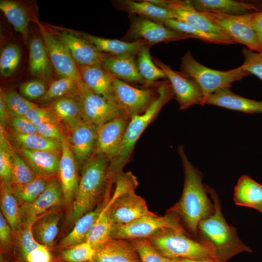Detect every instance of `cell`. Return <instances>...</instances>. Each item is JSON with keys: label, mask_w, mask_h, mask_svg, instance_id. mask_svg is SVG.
Wrapping results in <instances>:
<instances>
[{"label": "cell", "mask_w": 262, "mask_h": 262, "mask_svg": "<svg viewBox=\"0 0 262 262\" xmlns=\"http://www.w3.org/2000/svg\"><path fill=\"white\" fill-rule=\"evenodd\" d=\"M75 92H78L77 83L70 78L62 77L51 82L40 100L44 103L48 102Z\"/></svg>", "instance_id": "b9f144b4"}, {"label": "cell", "mask_w": 262, "mask_h": 262, "mask_svg": "<svg viewBox=\"0 0 262 262\" xmlns=\"http://www.w3.org/2000/svg\"><path fill=\"white\" fill-rule=\"evenodd\" d=\"M60 213L53 212L43 215L32 225V231L36 240L47 246L53 245L58 233Z\"/></svg>", "instance_id": "1f68e13d"}, {"label": "cell", "mask_w": 262, "mask_h": 262, "mask_svg": "<svg viewBox=\"0 0 262 262\" xmlns=\"http://www.w3.org/2000/svg\"><path fill=\"white\" fill-rule=\"evenodd\" d=\"M82 120L97 127L118 116L126 114L115 102L97 95L83 82L77 83Z\"/></svg>", "instance_id": "9c48e42d"}, {"label": "cell", "mask_w": 262, "mask_h": 262, "mask_svg": "<svg viewBox=\"0 0 262 262\" xmlns=\"http://www.w3.org/2000/svg\"><path fill=\"white\" fill-rule=\"evenodd\" d=\"M57 38L68 49L78 66L102 65L108 55L98 50L82 36L68 31H53Z\"/></svg>", "instance_id": "ac0fdd59"}, {"label": "cell", "mask_w": 262, "mask_h": 262, "mask_svg": "<svg viewBox=\"0 0 262 262\" xmlns=\"http://www.w3.org/2000/svg\"><path fill=\"white\" fill-rule=\"evenodd\" d=\"M37 134L47 138L63 143L66 141L65 135L58 122H50L36 127Z\"/></svg>", "instance_id": "816d5d0a"}, {"label": "cell", "mask_w": 262, "mask_h": 262, "mask_svg": "<svg viewBox=\"0 0 262 262\" xmlns=\"http://www.w3.org/2000/svg\"><path fill=\"white\" fill-rule=\"evenodd\" d=\"M184 174L182 194L179 201L170 210L182 219L188 229L196 234L199 223L209 216L214 208L202 182L201 172L189 160L183 146L178 149Z\"/></svg>", "instance_id": "6da1fadb"}, {"label": "cell", "mask_w": 262, "mask_h": 262, "mask_svg": "<svg viewBox=\"0 0 262 262\" xmlns=\"http://www.w3.org/2000/svg\"><path fill=\"white\" fill-rule=\"evenodd\" d=\"M206 189L213 199L214 209L209 216L199 223L198 229L203 238L202 241L213 249L219 262H226L241 252H251L238 238L235 229L225 220L216 193L209 186H206Z\"/></svg>", "instance_id": "3957f363"}, {"label": "cell", "mask_w": 262, "mask_h": 262, "mask_svg": "<svg viewBox=\"0 0 262 262\" xmlns=\"http://www.w3.org/2000/svg\"><path fill=\"white\" fill-rule=\"evenodd\" d=\"M204 105H211L245 114H262V101L242 97L230 88L219 89L204 99Z\"/></svg>", "instance_id": "d6986e66"}, {"label": "cell", "mask_w": 262, "mask_h": 262, "mask_svg": "<svg viewBox=\"0 0 262 262\" xmlns=\"http://www.w3.org/2000/svg\"><path fill=\"white\" fill-rule=\"evenodd\" d=\"M25 116L36 127L47 122H58L57 118L48 109L38 106L30 110Z\"/></svg>", "instance_id": "f5cc1de1"}, {"label": "cell", "mask_w": 262, "mask_h": 262, "mask_svg": "<svg viewBox=\"0 0 262 262\" xmlns=\"http://www.w3.org/2000/svg\"><path fill=\"white\" fill-rule=\"evenodd\" d=\"M80 34L99 51L104 53H110L115 56L136 55L142 47L144 45H150L143 40L128 42L102 38L85 33H80Z\"/></svg>", "instance_id": "83f0119b"}, {"label": "cell", "mask_w": 262, "mask_h": 262, "mask_svg": "<svg viewBox=\"0 0 262 262\" xmlns=\"http://www.w3.org/2000/svg\"><path fill=\"white\" fill-rule=\"evenodd\" d=\"M0 177L1 183L12 185V156L14 151L7 140L4 127L0 126Z\"/></svg>", "instance_id": "60d3db41"}, {"label": "cell", "mask_w": 262, "mask_h": 262, "mask_svg": "<svg viewBox=\"0 0 262 262\" xmlns=\"http://www.w3.org/2000/svg\"><path fill=\"white\" fill-rule=\"evenodd\" d=\"M11 124L14 132L22 135L37 134L36 127L25 116L12 117Z\"/></svg>", "instance_id": "db71d44e"}, {"label": "cell", "mask_w": 262, "mask_h": 262, "mask_svg": "<svg viewBox=\"0 0 262 262\" xmlns=\"http://www.w3.org/2000/svg\"><path fill=\"white\" fill-rule=\"evenodd\" d=\"M106 204L99 205L96 209L79 218L72 230L62 240L60 245L63 247L73 246L84 242L88 231L99 216Z\"/></svg>", "instance_id": "d6a6232c"}, {"label": "cell", "mask_w": 262, "mask_h": 262, "mask_svg": "<svg viewBox=\"0 0 262 262\" xmlns=\"http://www.w3.org/2000/svg\"><path fill=\"white\" fill-rule=\"evenodd\" d=\"M197 10L226 15H243L260 11V4L234 0H191Z\"/></svg>", "instance_id": "d4e9b609"}, {"label": "cell", "mask_w": 262, "mask_h": 262, "mask_svg": "<svg viewBox=\"0 0 262 262\" xmlns=\"http://www.w3.org/2000/svg\"><path fill=\"white\" fill-rule=\"evenodd\" d=\"M152 59L168 79L180 109L184 110L195 105H204L203 91L196 81L181 72L173 70L156 58L153 57Z\"/></svg>", "instance_id": "7c38bea8"}, {"label": "cell", "mask_w": 262, "mask_h": 262, "mask_svg": "<svg viewBox=\"0 0 262 262\" xmlns=\"http://www.w3.org/2000/svg\"><path fill=\"white\" fill-rule=\"evenodd\" d=\"M21 57V50L17 45L9 44L6 45L0 53V75L5 77L11 75L17 68Z\"/></svg>", "instance_id": "7bdbcfd3"}, {"label": "cell", "mask_w": 262, "mask_h": 262, "mask_svg": "<svg viewBox=\"0 0 262 262\" xmlns=\"http://www.w3.org/2000/svg\"><path fill=\"white\" fill-rule=\"evenodd\" d=\"M148 241L158 252L169 259L217 260L214 250L208 244L190 239L183 230H168Z\"/></svg>", "instance_id": "5b68a950"}, {"label": "cell", "mask_w": 262, "mask_h": 262, "mask_svg": "<svg viewBox=\"0 0 262 262\" xmlns=\"http://www.w3.org/2000/svg\"><path fill=\"white\" fill-rule=\"evenodd\" d=\"M127 114L113 118L98 127L94 152L106 155L111 161L117 154L131 121Z\"/></svg>", "instance_id": "2e32d148"}, {"label": "cell", "mask_w": 262, "mask_h": 262, "mask_svg": "<svg viewBox=\"0 0 262 262\" xmlns=\"http://www.w3.org/2000/svg\"><path fill=\"white\" fill-rule=\"evenodd\" d=\"M180 70L181 73L197 82L205 98L219 89L230 88L233 82L241 80L250 74L241 66L227 71L207 67L197 62L190 51L185 52L181 57Z\"/></svg>", "instance_id": "8992f818"}, {"label": "cell", "mask_w": 262, "mask_h": 262, "mask_svg": "<svg viewBox=\"0 0 262 262\" xmlns=\"http://www.w3.org/2000/svg\"><path fill=\"white\" fill-rule=\"evenodd\" d=\"M168 230H183L179 216L173 213L158 216L154 213L124 225H113L111 238L137 240L152 237Z\"/></svg>", "instance_id": "52a82bcc"}, {"label": "cell", "mask_w": 262, "mask_h": 262, "mask_svg": "<svg viewBox=\"0 0 262 262\" xmlns=\"http://www.w3.org/2000/svg\"><path fill=\"white\" fill-rule=\"evenodd\" d=\"M156 99L142 114L131 117L120 148L116 156L111 161L109 176L112 181L121 173L129 161L134 146L145 129L154 119L162 106L174 96L169 82L162 84L158 89Z\"/></svg>", "instance_id": "277c9868"}, {"label": "cell", "mask_w": 262, "mask_h": 262, "mask_svg": "<svg viewBox=\"0 0 262 262\" xmlns=\"http://www.w3.org/2000/svg\"><path fill=\"white\" fill-rule=\"evenodd\" d=\"M92 262H141L133 243L111 238L96 249Z\"/></svg>", "instance_id": "ffe728a7"}, {"label": "cell", "mask_w": 262, "mask_h": 262, "mask_svg": "<svg viewBox=\"0 0 262 262\" xmlns=\"http://www.w3.org/2000/svg\"><path fill=\"white\" fill-rule=\"evenodd\" d=\"M24 259L27 262H52V260L48 246L41 244L28 253Z\"/></svg>", "instance_id": "11a10c76"}, {"label": "cell", "mask_w": 262, "mask_h": 262, "mask_svg": "<svg viewBox=\"0 0 262 262\" xmlns=\"http://www.w3.org/2000/svg\"></svg>", "instance_id": "6125c7cd"}, {"label": "cell", "mask_w": 262, "mask_h": 262, "mask_svg": "<svg viewBox=\"0 0 262 262\" xmlns=\"http://www.w3.org/2000/svg\"><path fill=\"white\" fill-rule=\"evenodd\" d=\"M111 75L116 102L131 117L143 114L159 96L158 89L136 88Z\"/></svg>", "instance_id": "4fadbf2b"}, {"label": "cell", "mask_w": 262, "mask_h": 262, "mask_svg": "<svg viewBox=\"0 0 262 262\" xmlns=\"http://www.w3.org/2000/svg\"><path fill=\"white\" fill-rule=\"evenodd\" d=\"M98 127L83 120L71 129L73 153L80 163H85L95 151Z\"/></svg>", "instance_id": "603a6c76"}, {"label": "cell", "mask_w": 262, "mask_h": 262, "mask_svg": "<svg viewBox=\"0 0 262 262\" xmlns=\"http://www.w3.org/2000/svg\"><path fill=\"white\" fill-rule=\"evenodd\" d=\"M78 67L82 81L94 93L116 103L112 75L102 65L79 66Z\"/></svg>", "instance_id": "44dd1931"}, {"label": "cell", "mask_w": 262, "mask_h": 262, "mask_svg": "<svg viewBox=\"0 0 262 262\" xmlns=\"http://www.w3.org/2000/svg\"><path fill=\"white\" fill-rule=\"evenodd\" d=\"M253 24L254 30L262 47V10L254 13Z\"/></svg>", "instance_id": "6f0895ef"}, {"label": "cell", "mask_w": 262, "mask_h": 262, "mask_svg": "<svg viewBox=\"0 0 262 262\" xmlns=\"http://www.w3.org/2000/svg\"><path fill=\"white\" fill-rule=\"evenodd\" d=\"M256 209L258 210L259 211H260V212H261L262 213V206H260L259 207H258Z\"/></svg>", "instance_id": "94428289"}, {"label": "cell", "mask_w": 262, "mask_h": 262, "mask_svg": "<svg viewBox=\"0 0 262 262\" xmlns=\"http://www.w3.org/2000/svg\"><path fill=\"white\" fill-rule=\"evenodd\" d=\"M29 49V70L31 74L40 80L49 78L53 66L45 44L39 38L34 37L30 42Z\"/></svg>", "instance_id": "f546056e"}, {"label": "cell", "mask_w": 262, "mask_h": 262, "mask_svg": "<svg viewBox=\"0 0 262 262\" xmlns=\"http://www.w3.org/2000/svg\"><path fill=\"white\" fill-rule=\"evenodd\" d=\"M152 3L169 10L173 18L181 21L218 39L222 45L236 44L218 24L196 9L191 0H153Z\"/></svg>", "instance_id": "ba28073f"}, {"label": "cell", "mask_w": 262, "mask_h": 262, "mask_svg": "<svg viewBox=\"0 0 262 262\" xmlns=\"http://www.w3.org/2000/svg\"><path fill=\"white\" fill-rule=\"evenodd\" d=\"M114 3L118 10L161 25H164L166 20L173 18L168 10L156 5L148 0H118L114 1Z\"/></svg>", "instance_id": "484cf974"}, {"label": "cell", "mask_w": 262, "mask_h": 262, "mask_svg": "<svg viewBox=\"0 0 262 262\" xmlns=\"http://www.w3.org/2000/svg\"><path fill=\"white\" fill-rule=\"evenodd\" d=\"M9 114L5 104V102L3 99L1 95H0V126L4 127L8 118Z\"/></svg>", "instance_id": "680465c9"}, {"label": "cell", "mask_w": 262, "mask_h": 262, "mask_svg": "<svg viewBox=\"0 0 262 262\" xmlns=\"http://www.w3.org/2000/svg\"><path fill=\"white\" fill-rule=\"evenodd\" d=\"M141 262H171L163 256L151 245L148 240L141 239L132 242Z\"/></svg>", "instance_id": "7dc6e473"}, {"label": "cell", "mask_w": 262, "mask_h": 262, "mask_svg": "<svg viewBox=\"0 0 262 262\" xmlns=\"http://www.w3.org/2000/svg\"><path fill=\"white\" fill-rule=\"evenodd\" d=\"M150 45H144L136 54V64L138 71L151 85L161 79L167 78L164 72L154 63L149 51Z\"/></svg>", "instance_id": "8d00e7d4"}, {"label": "cell", "mask_w": 262, "mask_h": 262, "mask_svg": "<svg viewBox=\"0 0 262 262\" xmlns=\"http://www.w3.org/2000/svg\"><path fill=\"white\" fill-rule=\"evenodd\" d=\"M74 158L67 141L62 143L58 175L63 197L68 203L74 199L79 182L77 164Z\"/></svg>", "instance_id": "cb8c5ba5"}, {"label": "cell", "mask_w": 262, "mask_h": 262, "mask_svg": "<svg viewBox=\"0 0 262 262\" xmlns=\"http://www.w3.org/2000/svg\"><path fill=\"white\" fill-rule=\"evenodd\" d=\"M234 200L237 205L255 209L262 206V185L248 176H242L234 188Z\"/></svg>", "instance_id": "f1b7e54d"}, {"label": "cell", "mask_w": 262, "mask_h": 262, "mask_svg": "<svg viewBox=\"0 0 262 262\" xmlns=\"http://www.w3.org/2000/svg\"><path fill=\"white\" fill-rule=\"evenodd\" d=\"M20 152L36 176L47 179L58 175L61 154L21 147Z\"/></svg>", "instance_id": "4316f807"}, {"label": "cell", "mask_w": 262, "mask_h": 262, "mask_svg": "<svg viewBox=\"0 0 262 262\" xmlns=\"http://www.w3.org/2000/svg\"><path fill=\"white\" fill-rule=\"evenodd\" d=\"M62 196L63 193L60 180L55 178L49 179L45 190L34 201L23 204L20 208L24 227L32 226L45 213L57 205Z\"/></svg>", "instance_id": "e0dca14e"}, {"label": "cell", "mask_w": 262, "mask_h": 262, "mask_svg": "<svg viewBox=\"0 0 262 262\" xmlns=\"http://www.w3.org/2000/svg\"><path fill=\"white\" fill-rule=\"evenodd\" d=\"M242 52L244 58L243 69L262 81V51L256 52L244 48Z\"/></svg>", "instance_id": "c3c4849f"}, {"label": "cell", "mask_w": 262, "mask_h": 262, "mask_svg": "<svg viewBox=\"0 0 262 262\" xmlns=\"http://www.w3.org/2000/svg\"><path fill=\"white\" fill-rule=\"evenodd\" d=\"M49 180L37 176L25 184L12 186L14 194L23 205L32 203L44 192Z\"/></svg>", "instance_id": "f35d334b"}, {"label": "cell", "mask_w": 262, "mask_h": 262, "mask_svg": "<svg viewBox=\"0 0 262 262\" xmlns=\"http://www.w3.org/2000/svg\"><path fill=\"white\" fill-rule=\"evenodd\" d=\"M47 90L46 84L41 80L30 81L19 86L20 93L28 100L41 98Z\"/></svg>", "instance_id": "681fc988"}, {"label": "cell", "mask_w": 262, "mask_h": 262, "mask_svg": "<svg viewBox=\"0 0 262 262\" xmlns=\"http://www.w3.org/2000/svg\"><path fill=\"white\" fill-rule=\"evenodd\" d=\"M130 27L122 40L132 42L143 40L150 45L168 43L192 37L172 30L164 25L136 16L129 15Z\"/></svg>", "instance_id": "8fae6325"}, {"label": "cell", "mask_w": 262, "mask_h": 262, "mask_svg": "<svg viewBox=\"0 0 262 262\" xmlns=\"http://www.w3.org/2000/svg\"><path fill=\"white\" fill-rule=\"evenodd\" d=\"M0 95L9 115L12 117L25 116L30 110L38 106L13 90H3L0 89Z\"/></svg>", "instance_id": "ab89813d"}, {"label": "cell", "mask_w": 262, "mask_h": 262, "mask_svg": "<svg viewBox=\"0 0 262 262\" xmlns=\"http://www.w3.org/2000/svg\"><path fill=\"white\" fill-rule=\"evenodd\" d=\"M95 253L93 246L84 241L65 250L62 257L67 262H92Z\"/></svg>", "instance_id": "bcb514c9"}, {"label": "cell", "mask_w": 262, "mask_h": 262, "mask_svg": "<svg viewBox=\"0 0 262 262\" xmlns=\"http://www.w3.org/2000/svg\"><path fill=\"white\" fill-rule=\"evenodd\" d=\"M170 260L171 262H219L217 260L215 259L196 260L188 259L178 258Z\"/></svg>", "instance_id": "91938a15"}, {"label": "cell", "mask_w": 262, "mask_h": 262, "mask_svg": "<svg viewBox=\"0 0 262 262\" xmlns=\"http://www.w3.org/2000/svg\"><path fill=\"white\" fill-rule=\"evenodd\" d=\"M37 25L47 49L53 67L62 77L69 78L77 83L82 80L79 69L66 47L43 25Z\"/></svg>", "instance_id": "9a60e30c"}, {"label": "cell", "mask_w": 262, "mask_h": 262, "mask_svg": "<svg viewBox=\"0 0 262 262\" xmlns=\"http://www.w3.org/2000/svg\"><path fill=\"white\" fill-rule=\"evenodd\" d=\"M202 12L210 20L219 25L236 43L243 44L252 51H262V47L253 27L254 13L226 15Z\"/></svg>", "instance_id": "30bf717a"}, {"label": "cell", "mask_w": 262, "mask_h": 262, "mask_svg": "<svg viewBox=\"0 0 262 262\" xmlns=\"http://www.w3.org/2000/svg\"><path fill=\"white\" fill-rule=\"evenodd\" d=\"M164 25L170 29L189 35L205 42L222 45L221 42L215 37L178 19H169L165 21Z\"/></svg>", "instance_id": "f6af8a7d"}, {"label": "cell", "mask_w": 262, "mask_h": 262, "mask_svg": "<svg viewBox=\"0 0 262 262\" xmlns=\"http://www.w3.org/2000/svg\"><path fill=\"white\" fill-rule=\"evenodd\" d=\"M48 109L70 129L83 121L81 107L77 96L76 98L66 96L55 99L51 102Z\"/></svg>", "instance_id": "4dcf8cb0"}, {"label": "cell", "mask_w": 262, "mask_h": 262, "mask_svg": "<svg viewBox=\"0 0 262 262\" xmlns=\"http://www.w3.org/2000/svg\"><path fill=\"white\" fill-rule=\"evenodd\" d=\"M12 228L2 213H0V240L1 246L8 248L11 243Z\"/></svg>", "instance_id": "9f6ffc18"}, {"label": "cell", "mask_w": 262, "mask_h": 262, "mask_svg": "<svg viewBox=\"0 0 262 262\" xmlns=\"http://www.w3.org/2000/svg\"><path fill=\"white\" fill-rule=\"evenodd\" d=\"M18 232V244L24 258L40 244L36 240L33 236L32 226L24 227L23 229H20Z\"/></svg>", "instance_id": "f907efd6"}, {"label": "cell", "mask_w": 262, "mask_h": 262, "mask_svg": "<svg viewBox=\"0 0 262 262\" xmlns=\"http://www.w3.org/2000/svg\"><path fill=\"white\" fill-rule=\"evenodd\" d=\"M0 208L2 213L13 231L18 232L23 224L20 208L14 194L12 185L1 183Z\"/></svg>", "instance_id": "836d02e7"}, {"label": "cell", "mask_w": 262, "mask_h": 262, "mask_svg": "<svg viewBox=\"0 0 262 262\" xmlns=\"http://www.w3.org/2000/svg\"><path fill=\"white\" fill-rule=\"evenodd\" d=\"M13 135L22 147L34 151H46L61 154L62 143L44 137L38 134L22 135L14 132Z\"/></svg>", "instance_id": "74e56055"}, {"label": "cell", "mask_w": 262, "mask_h": 262, "mask_svg": "<svg viewBox=\"0 0 262 262\" xmlns=\"http://www.w3.org/2000/svg\"><path fill=\"white\" fill-rule=\"evenodd\" d=\"M113 225L109 209L105 208V205L99 216L88 231L85 241L88 242L96 250L112 238Z\"/></svg>", "instance_id": "e575fe53"}, {"label": "cell", "mask_w": 262, "mask_h": 262, "mask_svg": "<svg viewBox=\"0 0 262 262\" xmlns=\"http://www.w3.org/2000/svg\"><path fill=\"white\" fill-rule=\"evenodd\" d=\"M12 160V186L25 184L34 179L37 176L25 160L14 152Z\"/></svg>", "instance_id": "ee69618b"}, {"label": "cell", "mask_w": 262, "mask_h": 262, "mask_svg": "<svg viewBox=\"0 0 262 262\" xmlns=\"http://www.w3.org/2000/svg\"><path fill=\"white\" fill-rule=\"evenodd\" d=\"M111 160L106 155L94 152L84 163L82 176L73 199L67 221L72 224L92 211L105 191L109 176Z\"/></svg>", "instance_id": "7a4b0ae2"}, {"label": "cell", "mask_w": 262, "mask_h": 262, "mask_svg": "<svg viewBox=\"0 0 262 262\" xmlns=\"http://www.w3.org/2000/svg\"><path fill=\"white\" fill-rule=\"evenodd\" d=\"M136 58L135 55L107 56L103 60L102 66L121 81L150 86L151 85L143 79L138 71Z\"/></svg>", "instance_id": "7402d4cb"}, {"label": "cell", "mask_w": 262, "mask_h": 262, "mask_svg": "<svg viewBox=\"0 0 262 262\" xmlns=\"http://www.w3.org/2000/svg\"><path fill=\"white\" fill-rule=\"evenodd\" d=\"M0 9L13 26L15 31L21 33L26 40L30 19L24 8L15 1L1 0Z\"/></svg>", "instance_id": "d590c367"}, {"label": "cell", "mask_w": 262, "mask_h": 262, "mask_svg": "<svg viewBox=\"0 0 262 262\" xmlns=\"http://www.w3.org/2000/svg\"><path fill=\"white\" fill-rule=\"evenodd\" d=\"M105 207L109 209L110 217L113 225L130 223L142 217L154 213L148 210L147 203L135 190L118 196H113L107 202Z\"/></svg>", "instance_id": "5bb4252c"}]
</instances>
